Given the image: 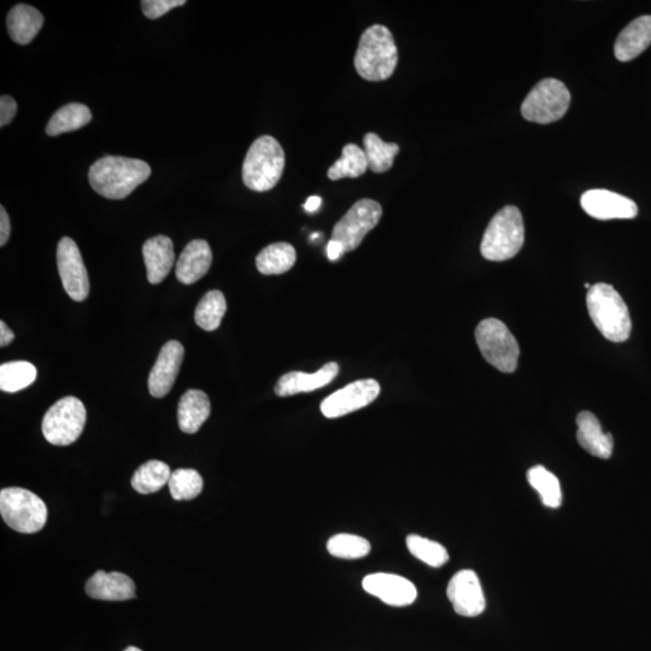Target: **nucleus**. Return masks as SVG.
Here are the masks:
<instances>
[{
	"mask_svg": "<svg viewBox=\"0 0 651 651\" xmlns=\"http://www.w3.org/2000/svg\"><path fill=\"white\" fill-rule=\"evenodd\" d=\"M148 163L121 156H105L92 164L89 180L98 195L108 199H125L150 178Z\"/></svg>",
	"mask_w": 651,
	"mask_h": 651,
	"instance_id": "f257e3e1",
	"label": "nucleus"
},
{
	"mask_svg": "<svg viewBox=\"0 0 651 651\" xmlns=\"http://www.w3.org/2000/svg\"><path fill=\"white\" fill-rule=\"evenodd\" d=\"M355 68L361 78L384 81L391 78L398 63V50L390 29L374 25L361 35L355 56Z\"/></svg>",
	"mask_w": 651,
	"mask_h": 651,
	"instance_id": "f03ea898",
	"label": "nucleus"
},
{
	"mask_svg": "<svg viewBox=\"0 0 651 651\" xmlns=\"http://www.w3.org/2000/svg\"><path fill=\"white\" fill-rule=\"evenodd\" d=\"M586 304L592 322L602 336L613 343H624L630 338L632 322L629 308L612 285L591 286Z\"/></svg>",
	"mask_w": 651,
	"mask_h": 651,
	"instance_id": "7ed1b4c3",
	"label": "nucleus"
},
{
	"mask_svg": "<svg viewBox=\"0 0 651 651\" xmlns=\"http://www.w3.org/2000/svg\"><path fill=\"white\" fill-rule=\"evenodd\" d=\"M524 242L523 215L514 205H507L492 217L484 233L480 252L488 261H508L519 254Z\"/></svg>",
	"mask_w": 651,
	"mask_h": 651,
	"instance_id": "20e7f679",
	"label": "nucleus"
},
{
	"mask_svg": "<svg viewBox=\"0 0 651 651\" xmlns=\"http://www.w3.org/2000/svg\"><path fill=\"white\" fill-rule=\"evenodd\" d=\"M285 152L277 139L263 136L255 140L245 156L243 181L251 191L274 189L283 177Z\"/></svg>",
	"mask_w": 651,
	"mask_h": 651,
	"instance_id": "39448f33",
	"label": "nucleus"
},
{
	"mask_svg": "<svg viewBox=\"0 0 651 651\" xmlns=\"http://www.w3.org/2000/svg\"><path fill=\"white\" fill-rule=\"evenodd\" d=\"M0 514L11 529L27 535L43 530L48 521V507L44 501L32 491L21 488L0 492Z\"/></svg>",
	"mask_w": 651,
	"mask_h": 651,
	"instance_id": "423d86ee",
	"label": "nucleus"
},
{
	"mask_svg": "<svg viewBox=\"0 0 651 651\" xmlns=\"http://www.w3.org/2000/svg\"><path fill=\"white\" fill-rule=\"evenodd\" d=\"M571 105V93L562 81L553 78L539 81L521 105L524 119L549 125L562 119Z\"/></svg>",
	"mask_w": 651,
	"mask_h": 651,
	"instance_id": "0eeeda50",
	"label": "nucleus"
},
{
	"mask_svg": "<svg viewBox=\"0 0 651 651\" xmlns=\"http://www.w3.org/2000/svg\"><path fill=\"white\" fill-rule=\"evenodd\" d=\"M475 339L484 359L503 373L518 367L520 348L508 327L497 319H485L475 330Z\"/></svg>",
	"mask_w": 651,
	"mask_h": 651,
	"instance_id": "6e6552de",
	"label": "nucleus"
},
{
	"mask_svg": "<svg viewBox=\"0 0 651 651\" xmlns=\"http://www.w3.org/2000/svg\"><path fill=\"white\" fill-rule=\"evenodd\" d=\"M86 419L84 403L79 398L68 396L56 402L46 412L41 428L50 444L67 447L78 441L84 431Z\"/></svg>",
	"mask_w": 651,
	"mask_h": 651,
	"instance_id": "1a4fd4ad",
	"label": "nucleus"
},
{
	"mask_svg": "<svg viewBox=\"0 0 651 651\" xmlns=\"http://www.w3.org/2000/svg\"><path fill=\"white\" fill-rule=\"evenodd\" d=\"M383 216V208L373 199H361L351 207L333 228L332 238L344 246L345 252L354 251L367 234L374 230Z\"/></svg>",
	"mask_w": 651,
	"mask_h": 651,
	"instance_id": "9d476101",
	"label": "nucleus"
},
{
	"mask_svg": "<svg viewBox=\"0 0 651 651\" xmlns=\"http://www.w3.org/2000/svg\"><path fill=\"white\" fill-rule=\"evenodd\" d=\"M57 267L68 296L76 302L85 301L90 293L89 273L72 238L64 237L58 243Z\"/></svg>",
	"mask_w": 651,
	"mask_h": 651,
	"instance_id": "9b49d317",
	"label": "nucleus"
},
{
	"mask_svg": "<svg viewBox=\"0 0 651 651\" xmlns=\"http://www.w3.org/2000/svg\"><path fill=\"white\" fill-rule=\"evenodd\" d=\"M379 395L380 385L377 380H357L325 398L321 403V413L328 419L342 418L369 406Z\"/></svg>",
	"mask_w": 651,
	"mask_h": 651,
	"instance_id": "f8f14e48",
	"label": "nucleus"
},
{
	"mask_svg": "<svg viewBox=\"0 0 651 651\" xmlns=\"http://www.w3.org/2000/svg\"><path fill=\"white\" fill-rule=\"evenodd\" d=\"M447 595L455 612L461 617L474 618L485 611L486 601L477 573L471 570L457 572L450 579Z\"/></svg>",
	"mask_w": 651,
	"mask_h": 651,
	"instance_id": "ddd939ff",
	"label": "nucleus"
},
{
	"mask_svg": "<svg viewBox=\"0 0 651 651\" xmlns=\"http://www.w3.org/2000/svg\"><path fill=\"white\" fill-rule=\"evenodd\" d=\"M585 213L594 219L631 220L638 215V207L632 199L608 190H590L580 198Z\"/></svg>",
	"mask_w": 651,
	"mask_h": 651,
	"instance_id": "4468645a",
	"label": "nucleus"
},
{
	"mask_svg": "<svg viewBox=\"0 0 651 651\" xmlns=\"http://www.w3.org/2000/svg\"><path fill=\"white\" fill-rule=\"evenodd\" d=\"M363 590L378 597L392 607H406L418 597L415 585L410 580L391 573L369 574L362 582Z\"/></svg>",
	"mask_w": 651,
	"mask_h": 651,
	"instance_id": "2eb2a0df",
	"label": "nucleus"
},
{
	"mask_svg": "<svg viewBox=\"0 0 651 651\" xmlns=\"http://www.w3.org/2000/svg\"><path fill=\"white\" fill-rule=\"evenodd\" d=\"M184 355V346L177 340L163 345L150 372L149 391L152 396L162 398L169 394L178 378Z\"/></svg>",
	"mask_w": 651,
	"mask_h": 651,
	"instance_id": "dca6fc26",
	"label": "nucleus"
},
{
	"mask_svg": "<svg viewBox=\"0 0 651 651\" xmlns=\"http://www.w3.org/2000/svg\"><path fill=\"white\" fill-rule=\"evenodd\" d=\"M86 594L95 600L128 601L136 597V584L126 574L98 571L86 583Z\"/></svg>",
	"mask_w": 651,
	"mask_h": 651,
	"instance_id": "f3484780",
	"label": "nucleus"
},
{
	"mask_svg": "<svg viewBox=\"0 0 651 651\" xmlns=\"http://www.w3.org/2000/svg\"><path fill=\"white\" fill-rule=\"evenodd\" d=\"M339 373V366L336 362L327 363L318 372L309 374L303 372H291L283 375L275 385V394L280 397H289L302 392H312L331 384Z\"/></svg>",
	"mask_w": 651,
	"mask_h": 651,
	"instance_id": "a211bd4d",
	"label": "nucleus"
},
{
	"mask_svg": "<svg viewBox=\"0 0 651 651\" xmlns=\"http://www.w3.org/2000/svg\"><path fill=\"white\" fill-rule=\"evenodd\" d=\"M213 262L208 242L203 239L192 240L179 257L175 274L181 284L192 285L201 280L209 272Z\"/></svg>",
	"mask_w": 651,
	"mask_h": 651,
	"instance_id": "6ab92c4d",
	"label": "nucleus"
},
{
	"mask_svg": "<svg viewBox=\"0 0 651 651\" xmlns=\"http://www.w3.org/2000/svg\"><path fill=\"white\" fill-rule=\"evenodd\" d=\"M651 44V16L644 15L632 21L619 34L614 55L620 62H630L643 54Z\"/></svg>",
	"mask_w": 651,
	"mask_h": 651,
	"instance_id": "aec40b11",
	"label": "nucleus"
},
{
	"mask_svg": "<svg viewBox=\"0 0 651 651\" xmlns=\"http://www.w3.org/2000/svg\"><path fill=\"white\" fill-rule=\"evenodd\" d=\"M577 439L580 447L598 459L607 460L613 454L614 439L611 433H604L600 421L590 412L577 416Z\"/></svg>",
	"mask_w": 651,
	"mask_h": 651,
	"instance_id": "412c9836",
	"label": "nucleus"
},
{
	"mask_svg": "<svg viewBox=\"0 0 651 651\" xmlns=\"http://www.w3.org/2000/svg\"><path fill=\"white\" fill-rule=\"evenodd\" d=\"M143 256L149 283L152 285L162 283L172 271L175 261L172 239L166 236L149 239L143 246Z\"/></svg>",
	"mask_w": 651,
	"mask_h": 651,
	"instance_id": "4be33fe9",
	"label": "nucleus"
},
{
	"mask_svg": "<svg viewBox=\"0 0 651 651\" xmlns=\"http://www.w3.org/2000/svg\"><path fill=\"white\" fill-rule=\"evenodd\" d=\"M211 412L209 397L201 390L186 391L180 398L178 422L184 433H197Z\"/></svg>",
	"mask_w": 651,
	"mask_h": 651,
	"instance_id": "5701e85b",
	"label": "nucleus"
},
{
	"mask_svg": "<svg viewBox=\"0 0 651 651\" xmlns=\"http://www.w3.org/2000/svg\"><path fill=\"white\" fill-rule=\"evenodd\" d=\"M7 25L16 44L28 45L43 28L44 16L31 5L19 4L10 10Z\"/></svg>",
	"mask_w": 651,
	"mask_h": 651,
	"instance_id": "b1692460",
	"label": "nucleus"
},
{
	"mask_svg": "<svg viewBox=\"0 0 651 651\" xmlns=\"http://www.w3.org/2000/svg\"><path fill=\"white\" fill-rule=\"evenodd\" d=\"M296 261V250L291 244L274 243L257 255L256 266L263 275H280L289 272Z\"/></svg>",
	"mask_w": 651,
	"mask_h": 651,
	"instance_id": "393cba45",
	"label": "nucleus"
},
{
	"mask_svg": "<svg viewBox=\"0 0 651 651\" xmlns=\"http://www.w3.org/2000/svg\"><path fill=\"white\" fill-rule=\"evenodd\" d=\"M92 121V113L85 104L70 103L57 110L51 117L46 134L50 137L61 136V134L78 131V129L89 125Z\"/></svg>",
	"mask_w": 651,
	"mask_h": 651,
	"instance_id": "a878e982",
	"label": "nucleus"
},
{
	"mask_svg": "<svg viewBox=\"0 0 651 651\" xmlns=\"http://www.w3.org/2000/svg\"><path fill=\"white\" fill-rule=\"evenodd\" d=\"M363 151H365L368 169L374 173H385L394 166L395 157L400 152L396 143H386L378 134L367 133L363 138Z\"/></svg>",
	"mask_w": 651,
	"mask_h": 651,
	"instance_id": "bb28decb",
	"label": "nucleus"
},
{
	"mask_svg": "<svg viewBox=\"0 0 651 651\" xmlns=\"http://www.w3.org/2000/svg\"><path fill=\"white\" fill-rule=\"evenodd\" d=\"M170 468L167 463L152 460L140 466L132 478L133 489L142 495L155 494L169 483Z\"/></svg>",
	"mask_w": 651,
	"mask_h": 651,
	"instance_id": "cd10ccee",
	"label": "nucleus"
},
{
	"mask_svg": "<svg viewBox=\"0 0 651 651\" xmlns=\"http://www.w3.org/2000/svg\"><path fill=\"white\" fill-rule=\"evenodd\" d=\"M368 170L365 151L356 144L345 145L342 157L328 169V178L337 181L344 178H360Z\"/></svg>",
	"mask_w": 651,
	"mask_h": 651,
	"instance_id": "c85d7f7f",
	"label": "nucleus"
},
{
	"mask_svg": "<svg viewBox=\"0 0 651 651\" xmlns=\"http://www.w3.org/2000/svg\"><path fill=\"white\" fill-rule=\"evenodd\" d=\"M227 303L224 293L219 290L205 293L195 312L196 324L204 331L213 332L220 327L226 314Z\"/></svg>",
	"mask_w": 651,
	"mask_h": 651,
	"instance_id": "c756f323",
	"label": "nucleus"
},
{
	"mask_svg": "<svg viewBox=\"0 0 651 651\" xmlns=\"http://www.w3.org/2000/svg\"><path fill=\"white\" fill-rule=\"evenodd\" d=\"M37 368L27 361L3 363L0 366V390L15 394L31 386L37 379Z\"/></svg>",
	"mask_w": 651,
	"mask_h": 651,
	"instance_id": "7c9ffc66",
	"label": "nucleus"
},
{
	"mask_svg": "<svg viewBox=\"0 0 651 651\" xmlns=\"http://www.w3.org/2000/svg\"><path fill=\"white\" fill-rule=\"evenodd\" d=\"M527 480L541 496L545 507L559 508L562 503L560 480L543 466H535L527 472Z\"/></svg>",
	"mask_w": 651,
	"mask_h": 651,
	"instance_id": "2f4dec72",
	"label": "nucleus"
},
{
	"mask_svg": "<svg viewBox=\"0 0 651 651\" xmlns=\"http://www.w3.org/2000/svg\"><path fill=\"white\" fill-rule=\"evenodd\" d=\"M168 485L175 501H190L201 495L203 478L195 469L180 468L172 472Z\"/></svg>",
	"mask_w": 651,
	"mask_h": 651,
	"instance_id": "473e14b6",
	"label": "nucleus"
},
{
	"mask_svg": "<svg viewBox=\"0 0 651 651\" xmlns=\"http://www.w3.org/2000/svg\"><path fill=\"white\" fill-rule=\"evenodd\" d=\"M327 550L338 559L356 560L371 553V543L367 539L349 533L333 536L327 543Z\"/></svg>",
	"mask_w": 651,
	"mask_h": 651,
	"instance_id": "72a5a7b5",
	"label": "nucleus"
},
{
	"mask_svg": "<svg viewBox=\"0 0 651 651\" xmlns=\"http://www.w3.org/2000/svg\"><path fill=\"white\" fill-rule=\"evenodd\" d=\"M407 548L416 559L434 568L442 567L449 561L447 549L431 539L410 535L407 537Z\"/></svg>",
	"mask_w": 651,
	"mask_h": 651,
	"instance_id": "f704fd0d",
	"label": "nucleus"
},
{
	"mask_svg": "<svg viewBox=\"0 0 651 651\" xmlns=\"http://www.w3.org/2000/svg\"><path fill=\"white\" fill-rule=\"evenodd\" d=\"M140 4L144 15L150 20H156L172 9L183 7L186 2L185 0H143Z\"/></svg>",
	"mask_w": 651,
	"mask_h": 651,
	"instance_id": "c9c22d12",
	"label": "nucleus"
},
{
	"mask_svg": "<svg viewBox=\"0 0 651 651\" xmlns=\"http://www.w3.org/2000/svg\"><path fill=\"white\" fill-rule=\"evenodd\" d=\"M17 113V104L14 98L2 96L0 98V127H5L13 121Z\"/></svg>",
	"mask_w": 651,
	"mask_h": 651,
	"instance_id": "e433bc0d",
	"label": "nucleus"
},
{
	"mask_svg": "<svg viewBox=\"0 0 651 651\" xmlns=\"http://www.w3.org/2000/svg\"><path fill=\"white\" fill-rule=\"evenodd\" d=\"M11 233V224L7 210L0 207V245L4 246L8 243Z\"/></svg>",
	"mask_w": 651,
	"mask_h": 651,
	"instance_id": "4c0bfd02",
	"label": "nucleus"
},
{
	"mask_svg": "<svg viewBox=\"0 0 651 651\" xmlns=\"http://www.w3.org/2000/svg\"><path fill=\"white\" fill-rule=\"evenodd\" d=\"M327 257L328 260L330 261H337L339 260L340 256L345 254V249L342 244L337 242V240L331 239L330 242L327 244Z\"/></svg>",
	"mask_w": 651,
	"mask_h": 651,
	"instance_id": "58836bf2",
	"label": "nucleus"
},
{
	"mask_svg": "<svg viewBox=\"0 0 651 651\" xmlns=\"http://www.w3.org/2000/svg\"><path fill=\"white\" fill-rule=\"evenodd\" d=\"M15 339V333L10 330L4 321H0V346H8Z\"/></svg>",
	"mask_w": 651,
	"mask_h": 651,
	"instance_id": "ea45409f",
	"label": "nucleus"
},
{
	"mask_svg": "<svg viewBox=\"0 0 651 651\" xmlns=\"http://www.w3.org/2000/svg\"><path fill=\"white\" fill-rule=\"evenodd\" d=\"M322 204V199L318 196H312L308 198V201L306 204H304V209L308 211V213H315L316 210H319Z\"/></svg>",
	"mask_w": 651,
	"mask_h": 651,
	"instance_id": "a19ab883",
	"label": "nucleus"
},
{
	"mask_svg": "<svg viewBox=\"0 0 651 651\" xmlns=\"http://www.w3.org/2000/svg\"><path fill=\"white\" fill-rule=\"evenodd\" d=\"M125 651H143L136 647H128Z\"/></svg>",
	"mask_w": 651,
	"mask_h": 651,
	"instance_id": "79ce46f5",
	"label": "nucleus"
},
{
	"mask_svg": "<svg viewBox=\"0 0 651 651\" xmlns=\"http://www.w3.org/2000/svg\"><path fill=\"white\" fill-rule=\"evenodd\" d=\"M591 286H592V285L589 284V283H586V284L584 285L585 289L588 290V291L591 289Z\"/></svg>",
	"mask_w": 651,
	"mask_h": 651,
	"instance_id": "37998d69",
	"label": "nucleus"
}]
</instances>
